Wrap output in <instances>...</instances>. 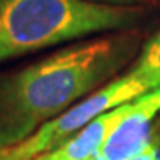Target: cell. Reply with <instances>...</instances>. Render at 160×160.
<instances>
[{
    "mask_svg": "<svg viewBox=\"0 0 160 160\" xmlns=\"http://www.w3.org/2000/svg\"><path fill=\"white\" fill-rule=\"evenodd\" d=\"M129 103L100 114L59 147L44 152L31 160H92L93 157L100 155L113 129L124 118Z\"/></svg>",
    "mask_w": 160,
    "mask_h": 160,
    "instance_id": "5",
    "label": "cell"
},
{
    "mask_svg": "<svg viewBox=\"0 0 160 160\" xmlns=\"http://www.w3.org/2000/svg\"><path fill=\"white\" fill-rule=\"evenodd\" d=\"M131 160H160V113L157 116L155 128H154V132L150 136L149 144L144 147V150L141 154H137Z\"/></svg>",
    "mask_w": 160,
    "mask_h": 160,
    "instance_id": "7",
    "label": "cell"
},
{
    "mask_svg": "<svg viewBox=\"0 0 160 160\" xmlns=\"http://www.w3.org/2000/svg\"><path fill=\"white\" fill-rule=\"evenodd\" d=\"M154 90L144 80L131 75L114 78L100 90L85 97L82 101L70 106L62 114L44 122L34 134L15 147L0 150V160H31L44 152L59 147L80 129L110 110H114L124 103H129L141 95Z\"/></svg>",
    "mask_w": 160,
    "mask_h": 160,
    "instance_id": "3",
    "label": "cell"
},
{
    "mask_svg": "<svg viewBox=\"0 0 160 160\" xmlns=\"http://www.w3.org/2000/svg\"><path fill=\"white\" fill-rule=\"evenodd\" d=\"M158 113L160 87L131 101L124 118L105 142L101 155L106 160H131L141 154L150 141Z\"/></svg>",
    "mask_w": 160,
    "mask_h": 160,
    "instance_id": "4",
    "label": "cell"
},
{
    "mask_svg": "<svg viewBox=\"0 0 160 160\" xmlns=\"http://www.w3.org/2000/svg\"><path fill=\"white\" fill-rule=\"evenodd\" d=\"M139 7L87 0H0V62L83 36L129 30Z\"/></svg>",
    "mask_w": 160,
    "mask_h": 160,
    "instance_id": "2",
    "label": "cell"
},
{
    "mask_svg": "<svg viewBox=\"0 0 160 160\" xmlns=\"http://www.w3.org/2000/svg\"><path fill=\"white\" fill-rule=\"evenodd\" d=\"M129 74L147 82L152 88L160 87V31L145 42Z\"/></svg>",
    "mask_w": 160,
    "mask_h": 160,
    "instance_id": "6",
    "label": "cell"
},
{
    "mask_svg": "<svg viewBox=\"0 0 160 160\" xmlns=\"http://www.w3.org/2000/svg\"><path fill=\"white\" fill-rule=\"evenodd\" d=\"M136 38L116 34L69 46L0 78V150L92 95L132 57Z\"/></svg>",
    "mask_w": 160,
    "mask_h": 160,
    "instance_id": "1",
    "label": "cell"
},
{
    "mask_svg": "<svg viewBox=\"0 0 160 160\" xmlns=\"http://www.w3.org/2000/svg\"><path fill=\"white\" fill-rule=\"evenodd\" d=\"M92 160H106V158H105L103 155H101V154H100V155H97V157H93Z\"/></svg>",
    "mask_w": 160,
    "mask_h": 160,
    "instance_id": "9",
    "label": "cell"
},
{
    "mask_svg": "<svg viewBox=\"0 0 160 160\" xmlns=\"http://www.w3.org/2000/svg\"><path fill=\"white\" fill-rule=\"evenodd\" d=\"M93 3H105V5H116V7H139L150 2V0H87Z\"/></svg>",
    "mask_w": 160,
    "mask_h": 160,
    "instance_id": "8",
    "label": "cell"
}]
</instances>
